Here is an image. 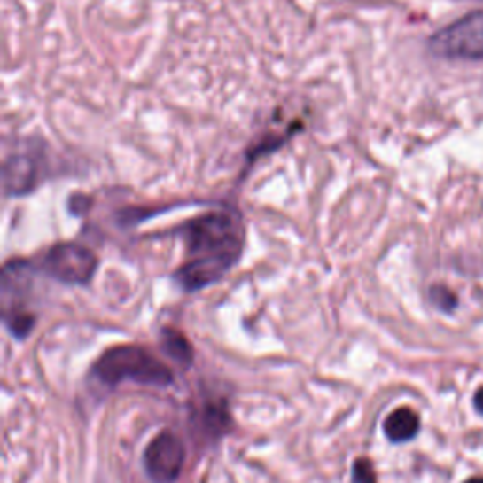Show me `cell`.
Listing matches in <instances>:
<instances>
[{
    "mask_svg": "<svg viewBox=\"0 0 483 483\" xmlns=\"http://www.w3.org/2000/svg\"><path fill=\"white\" fill-rule=\"evenodd\" d=\"M185 262L174 280L185 291H199L222 280L237 265L244 250V222L232 208L202 214L180 229Z\"/></svg>",
    "mask_w": 483,
    "mask_h": 483,
    "instance_id": "obj_1",
    "label": "cell"
},
{
    "mask_svg": "<svg viewBox=\"0 0 483 483\" xmlns=\"http://www.w3.org/2000/svg\"><path fill=\"white\" fill-rule=\"evenodd\" d=\"M93 374L98 382L106 386L135 382L167 387L172 384V370L140 346H117L108 349L97 361Z\"/></svg>",
    "mask_w": 483,
    "mask_h": 483,
    "instance_id": "obj_2",
    "label": "cell"
},
{
    "mask_svg": "<svg viewBox=\"0 0 483 483\" xmlns=\"http://www.w3.org/2000/svg\"><path fill=\"white\" fill-rule=\"evenodd\" d=\"M429 48L436 57L481 61L483 58V8L440 28L431 36Z\"/></svg>",
    "mask_w": 483,
    "mask_h": 483,
    "instance_id": "obj_3",
    "label": "cell"
},
{
    "mask_svg": "<svg viewBox=\"0 0 483 483\" xmlns=\"http://www.w3.org/2000/svg\"><path fill=\"white\" fill-rule=\"evenodd\" d=\"M98 267L97 255L90 247L65 242L57 244L42 259V270L57 282L68 285H85L91 282Z\"/></svg>",
    "mask_w": 483,
    "mask_h": 483,
    "instance_id": "obj_4",
    "label": "cell"
},
{
    "mask_svg": "<svg viewBox=\"0 0 483 483\" xmlns=\"http://www.w3.org/2000/svg\"><path fill=\"white\" fill-rule=\"evenodd\" d=\"M185 463V448L170 431L157 434L144 453V466L155 483H174Z\"/></svg>",
    "mask_w": 483,
    "mask_h": 483,
    "instance_id": "obj_5",
    "label": "cell"
},
{
    "mask_svg": "<svg viewBox=\"0 0 483 483\" xmlns=\"http://www.w3.org/2000/svg\"><path fill=\"white\" fill-rule=\"evenodd\" d=\"M40 180V165L33 153H13L4 165V189L8 195H25L33 191Z\"/></svg>",
    "mask_w": 483,
    "mask_h": 483,
    "instance_id": "obj_6",
    "label": "cell"
},
{
    "mask_svg": "<svg viewBox=\"0 0 483 483\" xmlns=\"http://www.w3.org/2000/svg\"><path fill=\"white\" fill-rule=\"evenodd\" d=\"M384 431L391 442H408L419 432V416L409 408H399L387 416Z\"/></svg>",
    "mask_w": 483,
    "mask_h": 483,
    "instance_id": "obj_7",
    "label": "cell"
},
{
    "mask_svg": "<svg viewBox=\"0 0 483 483\" xmlns=\"http://www.w3.org/2000/svg\"><path fill=\"white\" fill-rule=\"evenodd\" d=\"M160 346L165 354L180 364H191L193 361V347L187 342L185 336L174 329H165L160 334Z\"/></svg>",
    "mask_w": 483,
    "mask_h": 483,
    "instance_id": "obj_8",
    "label": "cell"
},
{
    "mask_svg": "<svg viewBox=\"0 0 483 483\" xmlns=\"http://www.w3.org/2000/svg\"><path fill=\"white\" fill-rule=\"evenodd\" d=\"M431 300L436 308H440L442 312H451L457 306V297L444 285H434L431 289Z\"/></svg>",
    "mask_w": 483,
    "mask_h": 483,
    "instance_id": "obj_9",
    "label": "cell"
},
{
    "mask_svg": "<svg viewBox=\"0 0 483 483\" xmlns=\"http://www.w3.org/2000/svg\"><path fill=\"white\" fill-rule=\"evenodd\" d=\"M354 481L355 483H378L374 466L369 459H359L354 466Z\"/></svg>",
    "mask_w": 483,
    "mask_h": 483,
    "instance_id": "obj_10",
    "label": "cell"
},
{
    "mask_svg": "<svg viewBox=\"0 0 483 483\" xmlns=\"http://www.w3.org/2000/svg\"><path fill=\"white\" fill-rule=\"evenodd\" d=\"M474 406H476L478 412L483 416V387H481V389H478V393H476V397H474Z\"/></svg>",
    "mask_w": 483,
    "mask_h": 483,
    "instance_id": "obj_11",
    "label": "cell"
},
{
    "mask_svg": "<svg viewBox=\"0 0 483 483\" xmlns=\"http://www.w3.org/2000/svg\"><path fill=\"white\" fill-rule=\"evenodd\" d=\"M464 483H483V478H471V479H466Z\"/></svg>",
    "mask_w": 483,
    "mask_h": 483,
    "instance_id": "obj_12",
    "label": "cell"
}]
</instances>
